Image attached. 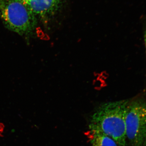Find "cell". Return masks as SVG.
<instances>
[{
	"label": "cell",
	"instance_id": "obj_1",
	"mask_svg": "<svg viewBox=\"0 0 146 146\" xmlns=\"http://www.w3.org/2000/svg\"><path fill=\"white\" fill-rule=\"evenodd\" d=\"M129 103L123 100L101 105L92 115L89 127L109 136L118 146H127L125 120Z\"/></svg>",
	"mask_w": 146,
	"mask_h": 146
},
{
	"label": "cell",
	"instance_id": "obj_2",
	"mask_svg": "<svg viewBox=\"0 0 146 146\" xmlns=\"http://www.w3.org/2000/svg\"><path fill=\"white\" fill-rule=\"evenodd\" d=\"M35 15L23 0H0V17L7 28L21 35L35 28Z\"/></svg>",
	"mask_w": 146,
	"mask_h": 146
},
{
	"label": "cell",
	"instance_id": "obj_3",
	"mask_svg": "<svg viewBox=\"0 0 146 146\" xmlns=\"http://www.w3.org/2000/svg\"><path fill=\"white\" fill-rule=\"evenodd\" d=\"M126 134L129 146L146 145V102L136 100L129 102L126 115Z\"/></svg>",
	"mask_w": 146,
	"mask_h": 146
},
{
	"label": "cell",
	"instance_id": "obj_4",
	"mask_svg": "<svg viewBox=\"0 0 146 146\" xmlns=\"http://www.w3.org/2000/svg\"><path fill=\"white\" fill-rule=\"evenodd\" d=\"M63 0H30L26 3L35 16L45 18L55 13Z\"/></svg>",
	"mask_w": 146,
	"mask_h": 146
},
{
	"label": "cell",
	"instance_id": "obj_5",
	"mask_svg": "<svg viewBox=\"0 0 146 146\" xmlns=\"http://www.w3.org/2000/svg\"><path fill=\"white\" fill-rule=\"evenodd\" d=\"M87 136L91 146H118L112 138L96 129L89 127Z\"/></svg>",
	"mask_w": 146,
	"mask_h": 146
},
{
	"label": "cell",
	"instance_id": "obj_6",
	"mask_svg": "<svg viewBox=\"0 0 146 146\" xmlns=\"http://www.w3.org/2000/svg\"><path fill=\"white\" fill-rule=\"evenodd\" d=\"M144 40H145V45L146 50V27L145 29V33H144Z\"/></svg>",
	"mask_w": 146,
	"mask_h": 146
},
{
	"label": "cell",
	"instance_id": "obj_7",
	"mask_svg": "<svg viewBox=\"0 0 146 146\" xmlns=\"http://www.w3.org/2000/svg\"><path fill=\"white\" fill-rule=\"evenodd\" d=\"M23 1H24L25 2L27 3L29 1H30V0H23Z\"/></svg>",
	"mask_w": 146,
	"mask_h": 146
}]
</instances>
